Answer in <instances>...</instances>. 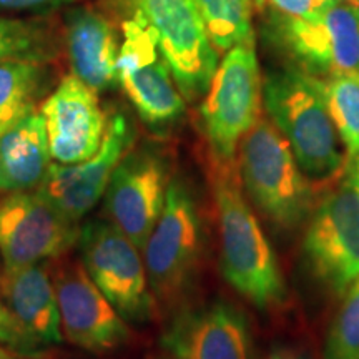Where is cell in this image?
Returning a JSON list of instances; mask_svg holds the SVG:
<instances>
[{"instance_id":"cell-2","label":"cell","mask_w":359,"mask_h":359,"mask_svg":"<svg viewBox=\"0 0 359 359\" xmlns=\"http://www.w3.org/2000/svg\"><path fill=\"white\" fill-rule=\"evenodd\" d=\"M263 107L314 190L331 187L346 173L343 143L320 80L296 67L269 72L263 80Z\"/></svg>"},{"instance_id":"cell-11","label":"cell","mask_w":359,"mask_h":359,"mask_svg":"<svg viewBox=\"0 0 359 359\" xmlns=\"http://www.w3.org/2000/svg\"><path fill=\"white\" fill-rule=\"evenodd\" d=\"M123 42L116 60V80L148 125L172 123L185 102L161 55L154 30L137 19L122 24Z\"/></svg>"},{"instance_id":"cell-25","label":"cell","mask_w":359,"mask_h":359,"mask_svg":"<svg viewBox=\"0 0 359 359\" xmlns=\"http://www.w3.org/2000/svg\"><path fill=\"white\" fill-rule=\"evenodd\" d=\"M0 344L13 349L22 358H39L45 349L42 344H39L25 333L24 327L13 318L2 296H0Z\"/></svg>"},{"instance_id":"cell-9","label":"cell","mask_w":359,"mask_h":359,"mask_svg":"<svg viewBox=\"0 0 359 359\" xmlns=\"http://www.w3.org/2000/svg\"><path fill=\"white\" fill-rule=\"evenodd\" d=\"M303 250L313 275L334 294L359 280V191L348 180L314 206Z\"/></svg>"},{"instance_id":"cell-27","label":"cell","mask_w":359,"mask_h":359,"mask_svg":"<svg viewBox=\"0 0 359 359\" xmlns=\"http://www.w3.org/2000/svg\"><path fill=\"white\" fill-rule=\"evenodd\" d=\"M74 0H0L2 11H37V8H48L64 6Z\"/></svg>"},{"instance_id":"cell-26","label":"cell","mask_w":359,"mask_h":359,"mask_svg":"<svg viewBox=\"0 0 359 359\" xmlns=\"http://www.w3.org/2000/svg\"><path fill=\"white\" fill-rule=\"evenodd\" d=\"M338 2L339 0H253L258 11L268 8L273 15L291 19H313Z\"/></svg>"},{"instance_id":"cell-22","label":"cell","mask_w":359,"mask_h":359,"mask_svg":"<svg viewBox=\"0 0 359 359\" xmlns=\"http://www.w3.org/2000/svg\"><path fill=\"white\" fill-rule=\"evenodd\" d=\"M320 80V79H318ZM323 97L349 160L359 156V72L320 80Z\"/></svg>"},{"instance_id":"cell-10","label":"cell","mask_w":359,"mask_h":359,"mask_svg":"<svg viewBox=\"0 0 359 359\" xmlns=\"http://www.w3.org/2000/svg\"><path fill=\"white\" fill-rule=\"evenodd\" d=\"M79 233V223L39 191H13L0 200V262L7 271L60 258Z\"/></svg>"},{"instance_id":"cell-3","label":"cell","mask_w":359,"mask_h":359,"mask_svg":"<svg viewBox=\"0 0 359 359\" xmlns=\"http://www.w3.org/2000/svg\"><path fill=\"white\" fill-rule=\"evenodd\" d=\"M235 160L246 198L269 223L294 230L309 219L316 190L271 120L262 115L241 138Z\"/></svg>"},{"instance_id":"cell-1","label":"cell","mask_w":359,"mask_h":359,"mask_svg":"<svg viewBox=\"0 0 359 359\" xmlns=\"http://www.w3.org/2000/svg\"><path fill=\"white\" fill-rule=\"evenodd\" d=\"M208 180L217 210L224 280L262 311L281 306L286 299V285L280 263L246 198L236 160L212 156Z\"/></svg>"},{"instance_id":"cell-4","label":"cell","mask_w":359,"mask_h":359,"mask_svg":"<svg viewBox=\"0 0 359 359\" xmlns=\"http://www.w3.org/2000/svg\"><path fill=\"white\" fill-rule=\"evenodd\" d=\"M142 251L156 306H177L195 285L203 255V219L185 178L170 180L163 212Z\"/></svg>"},{"instance_id":"cell-16","label":"cell","mask_w":359,"mask_h":359,"mask_svg":"<svg viewBox=\"0 0 359 359\" xmlns=\"http://www.w3.org/2000/svg\"><path fill=\"white\" fill-rule=\"evenodd\" d=\"M163 346L172 359H251L248 320L230 303H210L180 313Z\"/></svg>"},{"instance_id":"cell-21","label":"cell","mask_w":359,"mask_h":359,"mask_svg":"<svg viewBox=\"0 0 359 359\" xmlns=\"http://www.w3.org/2000/svg\"><path fill=\"white\" fill-rule=\"evenodd\" d=\"M215 50L226 53L253 39V0H195Z\"/></svg>"},{"instance_id":"cell-31","label":"cell","mask_w":359,"mask_h":359,"mask_svg":"<svg viewBox=\"0 0 359 359\" xmlns=\"http://www.w3.org/2000/svg\"><path fill=\"white\" fill-rule=\"evenodd\" d=\"M349 2L354 4V6H356V7H359V0H349Z\"/></svg>"},{"instance_id":"cell-5","label":"cell","mask_w":359,"mask_h":359,"mask_svg":"<svg viewBox=\"0 0 359 359\" xmlns=\"http://www.w3.org/2000/svg\"><path fill=\"white\" fill-rule=\"evenodd\" d=\"M263 79L255 40L224 53L201 103V122L212 156L233 160L241 138L262 118Z\"/></svg>"},{"instance_id":"cell-24","label":"cell","mask_w":359,"mask_h":359,"mask_svg":"<svg viewBox=\"0 0 359 359\" xmlns=\"http://www.w3.org/2000/svg\"><path fill=\"white\" fill-rule=\"evenodd\" d=\"M323 359H359V280L343 296L327 331Z\"/></svg>"},{"instance_id":"cell-19","label":"cell","mask_w":359,"mask_h":359,"mask_svg":"<svg viewBox=\"0 0 359 359\" xmlns=\"http://www.w3.org/2000/svg\"><path fill=\"white\" fill-rule=\"evenodd\" d=\"M42 114L34 111L0 135V191L37 188L52 163Z\"/></svg>"},{"instance_id":"cell-29","label":"cell","mask_w":359,"mask_h":359,"mask_svg":"<svg viewBox=\"0 0 359 359\" xmlns=\"http://www.w3.org/2000/svg\"><path fill=\"white\" fill-rule=\"evenodd\" d=\"M351 161H353V165H351V168H349L346 180L359 191V156Z\"/></svg>"},{"instance_id":"cell-17","label":"cell","mask_w":359,"mask_h":359,"mask_svg":"<svg viewBox=\"0 0 359 359\" xmlns=\"http://www.w3.org/2000/svg\"><path fill=\"white\" fill-rule=\"evenodd\" d=\"M0 296L19 325L43 348L64 341L55 285L42 263L0 271Z\"/></svg>"},{"instance_id":"cell-23","label":"cell","mask_w":359,"mask_h":359,"mask_svg":"<svg viewBox=\"0 0 359 359\" xmlns=\"http://www.w3.org/2000/svg\"><path fill=\"white\" fill-rule=\"evenodd\" d=\"M50 50V24L37 19L0 17V62L13 58L45 60Z\"/></svg>"},{"instance_id":"cell-13","label":"cell","mask_w":359,"mask_h":359,"mask_svg":"<svg viewBox=\"0 0 359 359\" xmlns=\"http://www.w3.org/2000/svg\"><path fill=\"white\" fill-rule=\"evenodd\" d=\"M170 180L167 161L151 150H128L111 173L107 218L140 250L163 212Z\"/></svg>"},{"instance_id":"cell-20","label":"cell","mask_w":359,"mask_h":359,"mask_svg":"<svg viewBox=\"0 0 359 359\" xmlns=\"http://www.w3.org/2000/svg\"><path fill=\"white\" fill-rule=\"evenodd\" d=\"M48 82L50 77L43 60L13 58L0 62V135L34 114Z\"/></svg>"},{"instance_id":"cell-12","label":"cell","mask_w":359,"mask_h":359,"mask_svg":"<svg viewBox=\"0 0 359 359\" xmlns=\"http://www.w3.org/2000/svg\"><path fill=\"white\" fill-rule=\"evenodd\" d=\"M53 285L64 339L93 354L116 351L128 343V323L97 288L82 262L62 263Z\"/></svg>"},{"instance_id":"cell-18","label":"cell","mask_w":359,"mask_h":359,"mask_svg":"<svg viewBox=\"0 0 359 359\" xmlns=\"http://www.w3.org/2000/svg\"><path fill=\"white\" fill-rule=\"evenodd\" d=\"M67 48L72 74L95 92L116 82L120 45L114 27L100 12L80 8L67 24Z\"/></svg>"},{"instance_id":"cell-6","label":"cell","mask_w":359,"mask_h":359,"mask_svg":"<svg viewBox=\"0 0 359 359\" xmlns=\"http://www.w3.org/2000/svg\"><path fill=\"white\" fill-rule=\"evenodd\" d=\"M154 30L175 83L188 102L205 97L218 67L215 50L195 0H123Z\"/></svg>"},{"instance_id":"cell-14","label":"cell","mask_w":359,"mask_h":359,"mask_svg":"<svg viewBox=\"0 0 359 359\" xmlns=\"http://www.w3.org/2000/svg\"><path fill=\"white\" fill-rule=\"evenodd\" d=\"M133 132L122 114H111L98 151L75 165L50 163L37 191L72 222H80L105 195L111 173L132 148Z\"/></svg>"},{"instance_id":"cell-28","label":"cell","mask_w":359,"mask_h":359,"mask_svg":"<svg viewBox=\"0 0 359 359\" xmlns=\"http://www.w3.org/2000/svg\"><path fill=\"white\" fill-rule=\"evenodd\" d=\"M268 359H309L306 353L290 346H278L269 353Z\"/></svg>"},{"instance_id":"cell-30","label":"cell","mask_w":359,"mask_h":359,"mask_svg":"<svg viewBox=\"0 0 359 359\" xmlns=\"http://www.w3.org/2000/svg\"><path fill=\"white\" fill-rule=\"evenodd\" d=\"M0 359H22L19 353H15L13 349L7 348V346H0Z\"/></svg>"},{"instance_id":"cell-7","label":"cell","mask_w":359,"mask_h":359,"mask_svg":"<svg viewBox=\"0 0 359 359\" xmlns=\"http://www.w3.org/2000/svg\"><path fill=\"white\" fill-rule=\"evenodd\" d=\"M80 262L97 288L127 323L143 325L154 318L156 303L140 248L109 219L80 226Z\"/></svg>"},{"instance_id":"cell-15","label":"cell","mask_w":359,"mask_h":359,"mask_svg":"<svg viewBox=\"0 0 359 359\" xmlns=\"http://www.w3.org/2000/svg\"><path fill=\"white\" fill-rule=\"evenodd\" d=\"M45 120L50 156L55 163L75 165L98 151L107 128V116L97 92L69 75L40 107Z\"/></svg>"},{"instance_id":"cell-8","label":"cell","mask_w":359,"mask_h":359,"mask_svg":"<svg viewBox=\"0 0 359 359\" xmlns=\"http://www.w3.org/2000/svg\"><path fill=\"white\" fill-rule=\"evenodd\" d=\"M273 39L296 69L314 79L359 72V7L339 0L313 19H273Z\"/></svg>"}]
</instances>
